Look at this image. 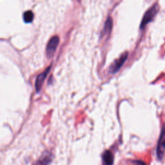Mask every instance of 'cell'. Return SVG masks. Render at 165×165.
Wrapping results in <instances>:
<instances>
[{"instance_id":"obj_1","label":"cell","mask_w":165,"mask_h":165,"mask_svg":"<svg viewBox=\"0 0 165 165\" xmlns=\"http://www.w3.org/2000/svg\"><path fill=\"white\" fill-rule=\"evenodd\" d=\"M159 7L157 3L153 5V6L148 9L143 16L141 20V23L140 24V29L142 30L145 28L147 24L152 22L155 18V16L159 12Z\"/></svg>"},{"instance_id":"obj_2","label":"cell","mask_w":165,"mask_h":165,"mask_svg":"<svg viewBox=\"0 0 165 165\" xmlns=\"http://www.w3.org/2000/svg\"><path fill=\"white\" fill-rule=\"evenodd\" d=\"M165 152V124L161 129V132L159 136L156 149L157 156L159 160H162Z\"/></svg>"},{"instance_id":"obj_3","label":"cell","mask_w":165,"mask_h":165,"mask_svg":"<svg viewBox=\"0 0 165 165\" xmlns=\"http://www.w3.org/2000/svg\"><path fill=\"white\" fill-rule=\"evenodd\" d=\"M59 43V38L58 36H53L51 39L49 40L46 48V54L48 58H52L56 52Z\"/></svg>"},{"instance_id":"obj_4","label":"cell","mask_w":165,"mask_h":165,"mask_svg":"<svg viewBox=\"0 0 165 165\" xmlns=\"http://www.w3.org/2000/svg\"><path fill=\"white\" fill-rule=\"evenodd\" d=\"M128 55V53L127 52H124L118 59L115 60L111 67H110V72H111V73L115 74L118 72L121 67L125 63L126 59H127Z\"/></svg>"},{"instance_id":"obj_5","label":"cell","mask_w":165,"mask_h":165,"mask_svg":"<svg viewBox=\"0 0 165 165\" xmlns=\"http://www.w3.org/2000/svg\"><path fill=\"white\" fill-rule=\"evenodd\" d=\"M51 68V67H48L43 72L40 74L37 77L36 82H35V87H36V90L37 92H39L43 86V84L44 81H45L46 78L47 77L49 72H50Z\"/></svg>"},{"instance_id":"obj_6","label":"cell","mask_w":165,"mask_h":165,"mask_svg":"<svg viewBox=\"0 0 165 165\" xmlns=\"http://www.w3.org/2000/svg\"><path fill=\"white\" fill-rule=\"evenodd\" d=\"M53 156L49 152L44 153L39 160L37 161L33 165H49L52 162Z\"/></svg>"},{"instance_id":"obj_7","label":"cell","mask_w":165,"mask_h":165,"mask_svg":"<svg viewBox=\"0 0 165 165\" xmlns=\"http://www.w3.org/2000/svg\"><path fill=\"white\" fill-rule=\"evenodd\" d=\"M103 163L104 165H112L114 163V157L111 151L106 150L102 156Z\"/></svg>"},{"instance_id":"obj_8","label":"cell","mask_w":165,"mask_h":165,"mask_svg":"<svg viewBox=\"0 0 165 165\" xmlns=\"http://www.w3.org/2000/svg\"><path fill=\"white\" fill-rule=\"evenodd\" d=\"M113 21L111 17H108L105 22L103 29V35H109L112 29Z\"/></svg>"},{"instance_id":"obj_9","label":"cell","mask_w":165,"mask_h":165,"mask_svg":"<svg viewBox=\"0 0 165 165\" xmlns=\"http://www.w3.org/2000/svg\"><path fill=\"white\" fill-rule=\"evenodd\" d=\"M33 19H34V14L32 11H26L23 14V19L25 23H31Z\"/></svg>"},{"instance_id":"obj_10","label":"cell","mask_w":165,"mask_h":165,"mask_svg":"<svg viewBox=\"0 0 165 165\" xmlns=\"http://www.w3.org/2000/svg\"><path fill=\"white\" fill-rule=\"evenodd\" d=\"M133 163L135 164L136 165H146L144 162H142L141 161H134Z\"/></svg>"}]
</instances>
